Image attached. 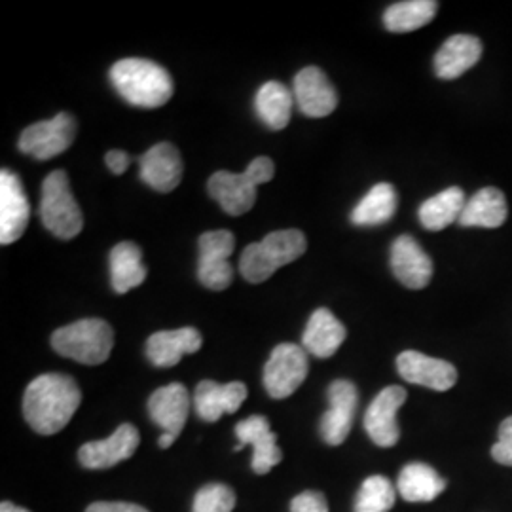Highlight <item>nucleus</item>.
<instances>
[{
    "label": "nucleus",
    "instance_id": "nucleus-13",
    "mask_svg": "<svg viewBox=\"0 0 512 512\" xmlns=\"http://www.w3.org/2000/svg\"><path fill=\"white\" fill-rule=\"evenodd\" d=\"M141 435L135 425L122 423L109 439L93 440L80 448L78 459L86 469H110L131 458L139 448Z\"/></svg>",
    "mask_w": 512,
    "mask_h": 512
},
{
    "label": "nucleus",
    "instance_id": "nucleus-19",
    "mask_svg": "<svg viewBox=\"0 0 512 512\" xmlns=\"http://www.w3.org/2000/svg\"><path fill=\"white\" fill-rule=\"evenodd\" d=\"M148 414L164 433L179 439L190 414V395L183 384H169L156 389L148 399Z\"/></svg>",
    "mask_w": 512,
    "mask_h": 512
},
{
    "label": "nucleus",
    "instance_id": "nucleus-1",
    "mask_svg": "<svg viewBox=\"0 0 512 512\" xmlns=\"http://www.w3.org/2000/svg\"><path fill=\"white\" fill-rule=\"evenodd\" d=\"M82 403L80 387L71 376L42 374L23 397V416L38 435H55L69 425Z\"/></svg>",
    "mask_w": 512,
    "mask_h": 512
},
{
    "label": "nucleus",
    "instance_id": "nucleus-31",
    "mask_svg": "<svg viewBox=\"0 0 512 512\" xmlns=\"http://www.w3.org/2000/svg\"><path fill=\"white\" fill-rule=\"evenodd\" d=\"M395 497V488L385 476H368L355 497V512H389Z\"/></svg>",
    "mask_w": 512,
    "mask_h": 512
},
{
    "label": "nucleus",
    "instance_id": "nucleus-32",
    "mask_svg": "<svg viewBox=\"0 0 512 512\" xmlns=\"http://www.w3.org/2000/svg\"><path fill=\"white\" fill-rule=\"evenodd\" d=\"M236 492L226 484H207L194 497L192 512H232L236 507Z\"/></svg>",
    "mask_w": 512,
    "mask_h": 512
},
{
    "label": "nucleus",
    "instance_id": "nucleus-15",
    "mask_svg": "<svg viewBox=\"0 0 512 512\" xmlns=\"http://www.w3.org/2000/svg\"><path fill=\"white\" fill-rule=\"evenodd\" d=\"M236 437L239 439L238 446L234 448L236 452L249 444L255 448L251 467L256 475H268L277 463H281L283 452L277 446V437L270 429L268 418L251 416L239 421L236 425Z\"/></svg>",
    "mask_w": 512,
    "mask_h": 512
},
{
    "label": "nucleus",
    "instance_id": "nucleus-26",
    "mask_svg": "<svg viewBox=\"0 0 512 512\" xmlns=\"http://www.w3.org/2000/svg\"><path fill=\"white\" fill-rule=\"evenodd\" d=\"M397 490L408 503H429L446 490V480L427 463H408L399 475Z\"/></svg>",
    "mask_w": 512,
    "mask_h": 512
},
{
    "label": "nucleus",
    "instance_id": "nucleus-5",
    "mask_svg": "<svg viewBox=\"0 0 512 512\" xmlns=\"http://www.w3.org/2000/svg\"><path fill=\"white\" fill-rule=\"evenodd\" d=\"M52 348L82 365H103L114 348V330L103 319H80L52 336Z\"/></svg>",
    "mask_w": 512,
    "mask_h": 512
},
{
    "label": "nucleus",
    "instance_id": "nucleus-7",
    "mask_svg": "<svg viewBox=\"0 0 512 512\" xmlns=\"http://www.w3.org/2000/svg\"><path fill=\"white\" fill-rule=\"evenodd\" d=\"M308 351L296 344L275 346L264 366V387L272 399H287L308 378Z\"/></svg>",
    "mask_w": 512,
    "mask_h": 512
},
{
    "label": "nucleus",
    "instance_id": "nucleus-33",
    "mask_svg": "<svg viewBox=\"0 0 512 512\" xmlns=\"http://www.w3.org/2000/svg\"><path fill=\"white\" fill-rule=\"evenodd\" d=\"M492 458L501 465L512 467V416L499 425V440L492 448Z\"/></svg>",
    "mask_w": 512,
    "mask_h": 512
},
{
    "label": "nucleus",
    "instance_id": "nucleus-38",
    "mask_svg": "<svg viewBox=\"0 0 512 512\" xmlns=\"http://www.w3.org/2000/svg\"><path fill=\"white\" fill-rule=\"evenodd\" d=\"M175 440H177L175 437H171V435H167V433H162V435H160V439H158V446L167 450Z\"/></svg>",
    "mask_w": 512,
    "mask_h": 512
},
{
    "label": "nucleus",
    "instance_id": "nucleus-28",
    "mask_svg": "<svg viewBox=\"0 0 512 512\" xmlns=\"http://www.w3.org/2000/svg\"><path fill=\"white\" fill-rule=\"evenodd\" d=\"M465 194L458 186L446 188L420 207V222L431 232H440L456 222L465 209Z\"/></svg>",
    "mask_w": 512,
    "mask_h": 512
},
{
    "label": "nucleus",
    "instance_id": "nucleus-16",
    "mask_svg": "<svg viewBox=\"0 0 512 512\" xmlns=\"http://www.w3.org/2000/svg\"><path fill=\"white\" fill-rule=\"evenodd\" d=\"M401 378L408 384L423 385L435 391H448L458 382L456 366L420 351H403L397 357Z\"/></svg>",
    "mask_w": 512,
    "mask_h": 512
},
{
    "label": "nucleus",
    "instance_id": "nucleus-29",
    "mask_svg": "<svg viewBox=\"0 0 512 512\" xmlns=\"http://www.w3.org/2000/svg\"><path fill=\"white\" fill-rule=\"evenodd\" d=\"M397 211V192L389 183H380L370 188L351 213L355 226H378L393 219Z\"/></svg>",
    "mask_w": 512,
    "mask_h": 512
},
{
    "label": "nucleus",
    "instance_id": "nucleus-3",
    "mask_svg": "<svg viewBox=\"0 0 512 512\" xmlns=\"http://www.w3.org/2000/svg\"><path fill=\"white\" fill-rule=\"evenodd\" d=\"M308 241L300 230H279L245 247L239 272L249 283L268 281L281 268L306 253Z\"/></svg>",
    "mask_w": 512,
    "mask_h": 512
},
{
    "label": "nucleus",
    "instance_id": "nucleus-30",
    "mask_svg": "<svg viewBox=\"0 0 512 512\" xmlns=\"http://www.w3.org/2000/svg\"><path fill=\"white\" fill-rule=\"evenodd\" d=\"M439 2L433 0H404L391 4L384 14V25L391 33H410L425 27L437 16Z\"/></svg>",
    "mask_w": 512,
    "mask_h": 512
},
{
    "label": "nucleus",
    "instance_id": "nucleus-17",
    "mask_svg": "<svg viewBox=\"0 0 512 512\" xmlns=\"http://www.w3.org/2000/svg\"><path fill=\"white\" fill-rule=\"evenodd\" d=\"M391 270L404 287L425 289L433 277V260L412 236H401L391 245Z\"/></svg>",
    "mask_w": 512,
    "mask_h": 512
},
{
    "label": "nucleus",
    "instance_id": "nucleus-9",
    "mask_svg": "<svg viewBox=\"0 0 512 512\" xmlns=\"http://www.w3.org/2000/svg\"><path fill=\"white\" fill-rule=\"evenodd\" d=\"M76 137V122L67 112H61L52 120L37 122L23 129L19 137V150L37 160H52L73 145Z\"/></svg>",
    "mask_w": 512,
    "mask_h": 512
},
{
    "label": "nucleus",
    "instance_id": "nucleus-4",
    "mask_svg": "<svg viewBox=\"0 0 512 512\" xmlns=\"http://www.w3.org/2000/svg\"><path fill=\"white\" fill-rule=\"evenodd\" d=\"M275 165L270 158L258 156L243 173L217 171L209 183V196L220 207L232 215L241 217L253 209L256 202V186L270 183L274 179Z\"/></svg>",
    "mask_w": 512,
    "mask_h": 512
},
{
    "label": "nucleus",
    "instance_id": "nucleus-11",
    "mask_svg": "<svg viewBox=\"0 0 512 512\" xmlns=\"http://www.w3.org/2000/svg\"><path fill=\"white\" fill-rule=\"evenodd\" d=\"M31 217V207L25 188L16 173L0 171V243L10 245L18 241Z\"/></svg>",
    "mask_w": 512,
    "mask_h": 512
},
{
    "label": "nucleus",
    "instance_id": "nucleus-12",
    "mask_svg": "<svg viewBox=\"0 0 512 512\" xmlns=\"http://www.w3.org/2000/svg\"><path fill=\"white\" fill-rule=\"evenodd\" d=\"M330 408L321 418V437L330 446L344 444L351 433L359 404L357 387L349 380H336L329 387Z\"/></svg>",
    "mask_w": 512,
    "mask_h": 512
},
{
    "label": "nucleus",
    "instance_id": "nucleus-34",
    "mask_svg": "<svg viewBox=\"0 0 512 512\" xmlns=\"http://www.w3.org/2000/svg\"><path fill=\"white\" fill-rule=\"evenodd\" d=\"M291 512H329V503L319 492H302L291 501Z\"/></svg>",
    "mask_w": 512,
    "mask_h": 512
},
{
    "label": "nucleus",
    "instance_id": "nucleus-8",
    "mask_svg": "<svg viewBox=\"0 0 512 512\" xmlns=\"http://www.w3.org/2000/svg\"><path fill=\"white\" fill-rule=\"evenodd\" d=\"M236 238L228 230H213L200 236V262L198 279L211 291H224L232 285L234 268L230 256L234 255Z\"/></svg>",
    "mask_w": 512,
    "mask_h": 512
},
{
    "label": "nucleus",
    "instance_id": "nucleus-36",
    "mask_svg": "<svg viewBox=\"0 0 512 512\" xmlns=\"http://www.w3.org/2000/svg\"><path fill=\"white\" fill-rule=\"evenodd\" d=\"M105 162H107L110 171L114 175H124L128 171L129 164H131V158H129L128 152H124V150H110L105 156Z\"/></svg>",
    "mask_w": 512,
    "mask_h": 512
},
{
    "label": "nucleus",
    "instance_id": "nucleus-22",
    "mask_svg": "<svg viewBox=\"0 0 512 512\" xmlns=\"http://www.w3.org/2000/svg\"><path fill=\"white\" fill-rule=\"evenodd\" d=\"M482 57V42L473 35L450 37L435 55V73L442 80H456L473 69Z\"/></svg>",
    "mask_w": 512,
    "mask_h": 512
},
{
    "label": "nucleus",
    "instance_id": "nucleus-10",
    "mask_svg": "<svg viewBox=\"0 0 512 512\" xmlns=\"http://www.w3.org/2000/svg\"><path fill=\"white\" fill-rule=\"evenodd\" d=\"M406 389L401 385L384 387L370 403L365 414V429L370 440L380 448H391L401 439L397 412L406 401Z\"/></svg>",
    "mask_w": 512,
    "mask_h": 512
},
{
    "label": "nucleus",
    "instance_id": "nucleus-25",
    "mask_svg": "<svg viewBox=\"0 0 512 512\" xmlns=\"http://www.w3.org/2000/svg\"><path fill=\"white\" fill-rule=\"evenodd\" d=\"M509 207L505 194L497 188H482L465 203V209L459 217L461 226H478V228H499L505 224Z\"/></svg>",
    "mask_w": 512,
    "mask_h": 512
},
{
    "label": "nucleus",
    "instance_id": "nucleus-37",
    "mask_svg": "<svg viewBox=\"0 0 512 512\" xmlns=\"http://www.w3.org/2000/svg\"><path fill=\"white\" fill-rule=\"evenodd\" d=\"M0 512H31L27 511V509H23V507H18V505H14V503H10V501H4L2 505H0Z\"/></svg>",
    "mask_w": 512,
    "mask_h": 512
},
{
    "label": "nucleus",
    "instance_id": "nucleus-23",
    "mask_svg": "<svg viewBox=\"0 0 512 512\" xmlns=\"http://www.w3.org/2000/svg\"><path fill=\"white\" fill-rule=\"evenodd\" d=\"M346 327L327 308L313 311L302 336V348L317 359H329L344 344Z\"/></svg>",
    "mask_w": 512,
    "mask_h": 512
},
{
    "label": "nucleus",
    "instance_id": "nucleus-35",
    "mask_svg": "<svg viewBox=\"0 0 512 512\" xmlns=\"http://www.w3.org/2000/svg\"><path fill=\"white\" fill-rule=\"evenodd\" d=\"M86 512H148L145 507L126 501H99L90 505Z\"/></svg>",
    "mask_w": 512,
    "mask_h": 512
},
{
    "label": "nucleus",
    "instance_id": "nucleus-27",
    "mask_svg": "<svg viewBox=\"0 0 512 512\" xmlns=\"http://www.w3.org/2000/svg\"><path fill=\"white\" fill-rule=\"evenodd\" d=\"M294 95L281 82H266L255 95L258 118L274 131L287 128L293 114Z\"/></svg>",
    "mask_w": 512,
    "mask_h": 512
},
{
    "label": "nucleus",
    "instance_id": "nucleus-2",
    "mask_svg": "<svg viewBox=\"0 0 512 512\" xmlns=\"http://www.w3.org/2000/svg\"><path fill=\"white\" fill-rule=\"evenodd\" d=\"M110 82L129 105L143 109L164 107L175 92L173 78L164 67L143 57H128L114 63Z\"/></svg>",
    "mask_w": 512,
    "mask_h": 512
},
{
    "label": "nucleus",
    "instance_id": "nucleus-21",
    "mask_svg": "<svg viewBox=\"0 0 512 512\" xmlns=\"http://www.w3.org/2000/svg\"><path fill=\"white\" fill-rule=\"evenodd\" d=\"M202 334L192 327L177 330H160L147 342L148 361L160 368L179 365L183 355H192L202 348Z\"/></svg>",
    "mask_w": 512,
    "mask_h": 512
},
{
    "label": "nucleus",
    "instance_id": "nucleus-20",
    "mask_svg": "<svg viewBox=\"0 0 512 512\" xmlns=\"http://www.w3.org/2000/svg\"><path fill=\"white\" fill-rule=\"evenodd\" d=\"M247 399V385L243 382L219 384L213 380H205L196 387L194 408L200 420L219 421L224 414H236L243 401Z\"/></svg>",
    "mask_w": 512,
    "mask_h": 512
},
{
    "label": "nucleus",
    "instance_id": "nucleus-24",
    "mask_svg": "<svg viewBox=\"0 0 512 512\" xmlns=\"http://www.w3.org/2000/svg\"><path fill=\"white\" fill-rule=\"evenodd\" d=\"M147 279V266L143 253L133 241H122L110 251V283L114 293L126 294L143 285Z\"/></svg>",
    "mask_w": 512,
    "mask_h": 512
},
{
    "label": "nucleus",
    "instance_id": "nucleus-6",
    "mask_svg": "<svg viewBox=\"0 0 512 512\" xmlns=\"http://www.w3.org/2000/svg\"><path fill=\"white\" fill-rule=\"evenodd\" d=\"M40 219L46 230L59 239L76 238L84 228V217L71 192L69 175L61 169L50 173L42 183Z\"/></svg>",
    "mask_w": 512,
    "mask_h": 512
},
{
    "label": "nucleus",
    "instance_id": "nucleus-14",
    "mask_svg": "<svg viewBox=\"0 0 512 512\" xmlns=\"http://www.w3.org/2000/svg\"><path fill=\"white\" fill-rule=\"evenodd\" d=\"M294 103L308 118H325L338 107V93L319 67H306L294 76Z\"/></svg>",
    "mask_w": 512,
    "mask_h": 512
},
{
    "label": "nucleus",
    "instance_id": "nucleus-18",
    "mask_svg": "<svg viewBox=\"0 0 512 512\" xmlns=\"http://www.w3.org/2000/svg\"><path fill=\"white\" fill-rule=\"evenodd\" d=\"M141 181L156 192H171L183 181V160L171 143H158L139 158Z\"/></svg>",
    "mask_w": 512,
    "mask_h": 512
}]
</instances>
